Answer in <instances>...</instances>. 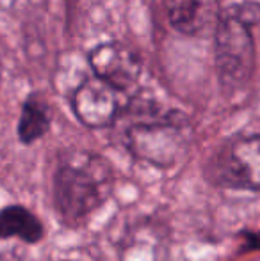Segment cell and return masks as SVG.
I'll list each match as a JSON object with an SVG mask.
<instances>
[{
    "instance_id": "6da1fadb",
    "label": "cell",
    "mask_w": 260,
    "mask_h": 261,
    "mask_svg": "<svg viewBox=\"0 0 260 261\" xmlns=\"http://www.w3.org/2000/svg\"><path fill=\"white\" fill-rule=\"evenodd\" d=\"M114 190V171L104 156L73 151L54 172V210L68 227H79L100 210Z\"/></svg>"
},
{
    "instance_id": "7a4b0ae2",
    "label": "cell",
    "mask_w": 260,
    "mask_h": 261,
    "mask_svg": "<svg viewBox=\"0 0 260 261\" xmlns=\"http://www.w3.org/2000/svg\"><path fill=\"white\" fill-rule=\"evenodd\" d=\"M260 9L243 4L228 9L216 23V66L225 87H243L255 69V41L251 27L258 21Z\"/></svg>"
},
{
    "instance_id": "3957f363",
    "label": "cell",
    "mask_w": 260,
    "mask_h": 261,
    "mask_svg": "<svg viewBox=\"0 0 260 261\" xmlns=\"http://www.w3.org/2000/svg\"><path fill=\"white\" fill-rule=\"evenodd\" d=\"M125 146L132 156L155 167H171L187 148L184 124L171 117L141 119L125 130Z\"/></svg>"
},
{
    "instance_id": "277c9868",
    "label": "cell",
    "mask_w": 260,
    "mask_h": 261,
    "mask_svg": "<svg viewBox=\"0 0 260 261\" xmlns=\"http://www.w3.org/2000/svg\"><path fill=\"white\" fill-rule=\"evenodd\" d=\"M208 179L233 190H260V134L226 142L208 164Z\"/></svg>"
},
{
    "instance_id": "5b68a950",
    "label": "cell",
    "mask_w": 260,
    "mask_h": 261,
    "mask_svg": "<svg viewBox=\"0 0 260 261\" xmlns=\"http://www.w3.org/2000/svg\"><path fill=\"white\" fill-rule=\"evenodd\" d=\"M72 107L82 124L89 128H107L114 124L122 114V91L94 76L77 87Z\"/></svg>"
},
{
    "instance_id": "8992f818",
    "label": "cell",
    "mask_w": 260,
    "mask_h": 261,
    "mask_svg": "<svg viewBox=\"0 0 260 261\" xmlns=\"http://www.w3.org/2000/svg\"><path fill=\"white\" fill-rule=\"evenodd\" d=\"M89 64L98 79L112 84L120 91L134 86L141 75V61L129 46L105 43L89 54Z\"/></svg>"
},
{
    "instance_id": "52a82bcc",
    "label": "cell",
    "mask_w": 260,
    "mask_h": 261,
    "mask_svg": "<svg viewBox=\"0 0 260 261\" xmlns=\"http://www.w3.org/2000/svg\"><path fill=\"white\" fill-rule=\"evenodd\" d=\"M170 25L187 36H200L218 21L214 0H164Z\"/></svg>"
},
{
    "instance_id": "ba28073f",
    "label": "cell",
    "mask_w": 260,
    "mask_h": 261,
    "mask_svg": "<svg viewBox=\"0 0 260 261\" xmlns=\"http://www.w3.org/2000/svg\"><path fill=\"white\" fill-rule=\"evenodd\" d=\"M45 237L43 222L21 204H9L0 210V240L18 238L25 244H38Z\"/></svg>"
},
{
    "instance_id": "9c48e42d",
    "label": "cell",
    "mask_w": 260,
    "mask_h": 261,
    "mask_svg": "<svg viewBox=\"0 0 260 261\" xmlns=\"http://www.w3.org/2000/svg\"><path fill=\"white\" fill-rule=\"evenodd\" d=\"M50 128V117L45 105L36 100H29L23 103L18 123V137L23 144H32L39 141Z\"/></svg>"
},
{
    "instance_id": "30bf717a",
    "label": "cell",
    "mask_w": 260,
    "mask_h": 261,
    "mask_svg": "<svg viewBox=\"0 0 260 261\" xmlns=\"http://www.w3.org/2000/svg\"><path fill=\"white\" fill-rule=\"evenodd\" d=\"M0 261H18L16 258H9V256H0Z\"/></svg>"
}]
</instances>
